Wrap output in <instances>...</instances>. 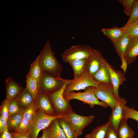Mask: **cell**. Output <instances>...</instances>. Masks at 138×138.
Masks as SVG:
<instances>
[{"instance_id":"6da1fadb","label":"cell","mask_w":138,"mask_h":138,"mask_svg":"<svg viewBox=\"0 0 138 138\" xmlns=\"http://www.w3.org/2000/svg\"><path fill=\"white\" fill-rule=\"evenodd\" d=\"M38 56L39 63L43 73L56 78H61L62 66L56 58L49 41L44 44Z\"/></svg>"},{"instance_id":"7a4b0ae2","label":"cell","mask_w":138,"mask_h":138,"mask_svg":"<svg viewBox=\"0 0 138 138\" xmlns=\"http://www.w3.org/2000/svg\"><path fill=\"white\" fill-rule=\"evenodd\" d=\"M95 87L90 86L83 92H75L74 91L64 93L63 96L66 100L69 101L72 99L79 100L84 104L89 105L91 108L95 105L100 106L105 108L108 107L105 102L100 101L96 97L95 93Z\"/></svg>"},{"instance_id":"3957f363","label":"cell","mask_w":138,"mask_h":138,"mask_svg":"<svg viewBox=\"0 0 138 138\" xmlns=\"http://www.w3.org/2000/svg\"><path fill=\"white\" fill-rule=\"evenodd\" d=\"M72 81L68 79L59 90L48 96L57 115H64L74 111L69 101L65 99L63 94L66 86Z\"/></svg>"},{"instance_id":"277c9868","label":"cell","mask_w":138,"mask_h":138,"mask_svg":"<svg viewBox=\"0 0 138 138\" xmlns=\"http://www.w3.org/2000/svg\"><path fill=\"white\" fill-rule=\"evenodd\" d=\"M63 115L50 116L37 109L36 117L32 123L29 138H37L39 132L47 128L55 120L63 118Z\"/></svg>"},{"instance_id":"5b68a950","label":"cell","mask_w":138,"mask_h":138,"mask_svg":"<svg viewBox=\"0 0 138 138\" xmlns=\"http://www.w3.org/2000/svg\"><path fill=\"white\" fill-rule=\"evenodd\" d=\"M68 80L43 73L38 81L39 92L48 95L51 94L60 89Z\"/></svg>"},{"instance_id":"8992f818","label":"cell","mask_w":138,"mask_h":138,"mask_svg":"<svg viewBox=\"0 0 138 138\" xmlns=\"http://www.w3.org/2000/svg\"><path fill=\"white\" fill-rule=\"evenodd\" d=\"M90 46L78 44L72 46L65 50L62 55V61L68 63L73 60L87 59L93 50Z\"/></svg>"},{"instance_id":"52a82bcc","label":"cell","mask_w":138,"mask_h":138,"mask_svg":"<svg viewBox=\"0 0 138 138\" xmlns=\"http://www.w3.org/2000/svg\"><path fill=\"white\" fill-rule=\"evenodd\" d=\"M95 117L93 115L84 116L79 115L74 112L63 115L64 118L71 124L78 136L81 135L84 129L93 121Z\"/></svg>"},{"instance_id":"ba28073f","label":"cell","mask_w":138,"mask_h":138,"mask_svg":"<svg viewBox=\"0 0 138 138\" xmlns=\"http://www.w3.org/2000/svg\"><path fill=\"white\" fill-rule=\"evenodd\" d=\"M94 91L97 98L107 103L112 110L116 106L117 100L111 84L100 83L97 87H95Z\"/></svg>"},{"instance_id":"9c48e42d","label":"cell","mask_w":138,"mask_h":138,"mask_svg":"<svg viewBox=\"0 0 138 138\" xmlns=\"http://www.w3.org/2000/svg\"><path fill=\"white\" fill-rule=\"evenodd\" d=\"M99 83L86 71L80 77L72 79V82L66 87L64 93L85 89L90 86L97 87Z\"/></svg>"},{"instance_id":"30bf717a","label":"cell","mask_w":138,"mask_h":138,"mask_svg":"<svg viewBox=\"0 0 138 138\" xmlns=\"http://www.w3.org/2000/svg\"><path fill=\"white\" fill-rule=\"evenodd\" d=\"M126 100L120 96L117 99L116 106L112 110L108 121L114 130L117 133L119 126L123 119L124 109Z\"/></svg>"},{"instance_id":"8fae6325","label":"cell","mask_w":138,"mask_h":138,"mask_svg":"<svg viewBox=\"0 0 138 138\" xmlns=\"http://www.w3.org/2000/svg\"><path fill=\"white\" fill-rule=\"evenodd\" d=\"M34 103L37 109L46 114L52 116L57 115L47 94L39 92L34 100Z\"/></svg>"},{"instance_id":"7c38bea8","label":"cell","mask_w":138,"mask_h":138,"mask_svg":"<svg viewBox=\"0 0 138 138\" xmlns=\"http://www.w3.org/2000/svg\"><path fill=\"white\" fill-rule=\"evenodd\" d=\"M104 59L99 51L93 49L91 53L86 59V71L93 76L99 69Z\"/></svg>"},{"instance_id":"4fadbf2b","label":"cell","mask_w":138,"mask_h":138,"mask_svg":"<svg viewBox=\"0 0 138 138\" xmlns=\"http://www.w3.org/2000/svg\"><path fill=\"white\" fill-rule=\"evenodd\" d=\"M106 63L110 72L113 92L117 100L120 97L119 94V86L122 85L126 79L125 76V73L121 71L115 70L107 61Z\"/></svg>"},{"instance_id":"5bb4252c","label":"cell","mask_w":138,"mask_h":138,"mask_svg":"<svg viewBox=\"0 0 138 138\" xmlns=\"http://www.w3.org/2000/svg\"><path fill=\"white\" fill-rule=\"evenodd\" d=\"M6 99L9 101L17 98L24 89L14 80L10 77L5 80Z\"/></svg>"},{"instance_id":"9a60e30c","label":"cell","mask_w":138,"mask_h":138,"mask_svg":"<svg viewBox=\"0 0 138 138\" xmlns=\"http://www.w3.org/2000/svg\"><path fill=\"white\" fill-rule=\"evenodd\" d=\"M106 62L104 58L99 69L93 77L99 83L111 84L110 74Z\"/></svg>"},{"instance_id":"2e32d148","label":"cell","mask_w":138,"mask_h":138,"mask_svg":"<svg viewBox=\"0 0 138 138\" xmlns=\"http://www.w3.org/2000/svg\"><path fill=\"white\" fill-rule=\"evenodd\" d=\"M131 38L128 34L125 33L117 40L112 42L120 59L124 58Z\"/></svg>"},{"instance_id":"e0dca14e","label":"cell","mask_w":138,"mask_h":138,"mask_svg":"<svg viewBox=\"0 0 138 138\" xmlns=\"http://www.w3.org/2000/svg\"><path fill=\"white\" fill-rule=\"evenodd\" d=\"M138 56V37L131 38L124 56L128 65L133 62Z\"/></svg>"},{"instance_id":"ac0fdd59","label":"cell","mask_w":138,"mask_h":138,"mask_svg":"<svg viewBox=\"0 0 138 138\" xmlns=\"http://www.w3.org/2000/svg\"><path fill=\"white\" fill-rule=\"evenodd\" d=\"M58 119L53 121L45 129L49 138H67L63 130L59 124Z\"/></svg>"},{"instance_id":"d6986e66","label":"cell","mask_w":138,"mask_h":138,"mask_svg":"<svg viewBox=\"0 0 138 138\" xmlns=\"http://www.w3.org/2000/svg\"><path fill=\"white\" fill-rule=\"evenodd\" d=\"M86 59L75 60L71 61L68 63L73 70L74 79L80 77L86 72Z\"/></svg>"},{"instance_id":"ffe728a7","label":"cell","mask_w":138,"mask_h":138,"mask_svg":"<svg viewBox=\"0 0 138 138\" xmlns=\"http://www.w3.org/2000/svg\"><path fill=\"white\" fill-rule=\"evenodd\" d=\"M101 31L112 42L116 41L125 33V28L123 27L119 28L115 26L109 28H102Z\"/></svg>"},{"instance_id":"44dd1931","label":"cell","mask_w":138,"mask_h":138,"mask_svg":"<svg viewBox=\"0 0 138 138\" xmlns=\"http://www.w3.org/2000/svg\"><path fill=\"white\" fill-rule=\"evenodd\" d=\"M19 106L23 111L34 101L31 95L26 88L16 98Z\"/></svg>"},{"instance_id":"7402d4cb","label":"cell","mask_w":138,"mask_h":138,"mask_svg":"<svg viewBox=\"0 0 138 138\" xmlns=\"http://www.w3.org/2000/svg\"><path fill=\"white\" fill-rule=\"evenodd\" d=\"M128 120L123 119L119 126L117 131L119 138H134V133L128 125Z\"/></svg>"},{"instance_id":"603a6c76","label":"cell","mask_w":138,"mask_h":138,"mask_svg":"<svg viewBox=\"0 0 138 138\" xmlns=\"http://www.w3.org/2000/svg\"><path fill=\"white\" fill-rule=\"evenodd\" d=\"M110 124V123L108 121L103 125L96 127L90 133L86 134L84 138H105Z\"/></svg>"},{"instance_id":"cb8c5ba5","label":"cell","mask_w":138,"mask_h":138,"mask_svg":"<svg viewBox=\"0 0 138 138\" xmlns=\"http://www.w3.org/2000/svg\"><path fill=\"white\" fill-rule=\"evenodd\" d=\"M26 82V88L34 100L39 93L38 81L32 78L27 74Z\"/></svg>"},{"instance_id":"d4e9b609","label":"cell","mask_w":138,"mask_h":138,"mask_svg":"<svg viewBox=\"0 0 138 138\" xmlns=\"http://www.w3.org/2000/svg\"><path fill=\"white\" fill-rule=\"evenodd\" d=\"M43 73L39 63L38 55L34 61L31 64L28 74L32 78L38 81Z\"/></svg>"},{"instance_id":"484cf974","label":"cell","mask_w":138,"mask_h":138,"mask_svg":"<svg viewBox=\"0 0 138 138\" xmlns=\"http://www.w3.org/2000/svg\"><path fill=\"white\" fill-rule=\"evenodd\" d=\"M59 124L63 130L67 138H77L78 136L69 123L63 118L58 119Z\"/></svg>"},{"instance_id":"4316f807","label":"cell","mask_w":138,"mask_h":138,"mask_svg":"<svg viewBox=\"0 0 138 138\" xmlns=\"http://www.w3.org/2000/svg\"><path fill=\"white\" fill-rule=\"evenodd\" d=\"M23 112L9 116L7 120L9 130L14 131L19 125L23 118Z\"/></svg>"},{"instance_id":"83f0119b","label":"cell","mask_w":138,"mask_h":138,"mask_svg":"<svg viewBox=\"0 0 138 138\" xmlns=\"http://www.w3.org/2000/svg\"><path fill=\"white\" fill-rule=\"evenodd\" d=\"M37 110L34 102L23 111V118L28 120L32 123L36 117Z\"/></svg>"},{"instance_id":"f1b7e54d","label":"cell","mask_w":138,"mask_h":138,"mask_svg":"<svg viewBox=\"0 0 138 138\" xmlns=\"http://www.w3.org/2000/svg\"><path fill=\"white\" fill-rule=\"evenodd\" d=\"M32 123L28 120L23 118L20 123L15 129L14 132L24 134L29 132Z\"/></svg>"},{"instance_id":"f546056e","label":"cell","mask_w":138,"mask_h":138,"mask_svg":"<svg viewBox=\"0 0 138 138\" xmlns=\"http://www.w3.org/2000/svg\"><path fill=\"white\" fill-rule=\"evenodd\" d=\"M129 18L123 27L125 28L130 25L138 19V0H135Z\"/></svg>"},{"instance_id":"4dcf8cb0","label":"cell","mask_w":138,"mask_h":138,"mask_svg":"<svg viewBox=\"0 0 138 138\" xmlns=\"http://www.w3.org/2000/svg\"><path fill=\"white\" fill-rule=\"evenodd\" d=\"M9 116L23 112L21 109L16 98L9 101Z\"/></svg>"},{"instance_id":"1f68e13d","label":"cell","mask_w":138,"mask_h":138,"mask_svg":"<svg viewBox=\"0 0 138 138\" xmlns=\"http://www.w3.org/2000/svg\"><path fill=\"white\" fill-rule=\"evenodd\" d=\"M123 119H131L138 122V111L136 110L133 107L130 108L126 106L124 109Z\"/></svg>"},{"instance_id":"d6a6232c","label":"cell","mask_w":138,"mask_h":138,"mask_svg":"<svg viewBox=\"0 0 138 138\" xmlns=\"http://www.w3.org/2000/svg\"><path fill=\"white\" fill-rule=\"evenodd\" d=\"M124 28L125 33L131 37H138V19L128 27Z\"/></svg>"},{"instance_id":"836d02e7","label":"cell","mask_w":138,"mask_h":138,"mask_svg":"<svg viewBox=\"0 0 138 138\" xmlns=\"http://www.w3.org/2000/svg\"><path fill=\"white\" fill-rule=\"evenodd\" d=\"M135 0H119L118 1L123 6L124 12L126 15L130 16Z\"/></svg>"},{"instance_id":"e575fe53","label":"cell","mask_w":138,"mask_h":138,"mask_svg":"<svg viewBox=\"0 0 138 138\" xmlns=\"http://www.w3.org/2000/svg\"><path fill=\"white\" fill-rule=\"evenodd\" d=\"M0 115L7 120L9 116V100L6 98L3 101L1 106Z\"/></svg>"},{"instance_id":"d590c367","label":"cell","mask_w":138,"mask_h":138,"mask_svg":"<svg viewBox=\"0 0 138 138\" xmlns=\"http://www.w3.org/2000/svg\"><path fill=\"white\" fill-rule=\"evenodd\" d=\"M105 138H119L117 133L110 124L107 129Z\"/></svg>"},{"instance_id":"8d00e7d4","label":"cell","mask_w":138,"mask_h":138,"mask_svg":"<svg viewBox=\"0 0 138 138\" xmlns=\"http://www.w3.org/2000/svg\"><path fill=\"white\" fill-rule=\"evenodd\" d=\"M8 129L7 120L0 116V134Z\"/></svg>"},{"instance_id":"74e56055","label":"cell","mask_w":138,"mask_h":138,"mask_svg":"<svg viewBox=\"0 0 138 138\" xmlns=\"http://www.w3.org/2000/svg\"><path fill=\"white\" fill-rule=\"evenodd\" d=\"M13 138H29V132L20 134L15 132H10Z\"/></svg>"},{"instance_id":"f35d334b","label":"cell","mask_w":138,"mask_h":138,"mask_svg":"<svg viewBox=\"0 0 138 138\" xmlns=\"http://www.w3.org/2000/svg\"><path fill=\"white\" fill-rule=\"evenodd\" d=\"M120 60L121 63L120 67L123 70V72L125 74L128 65L124 57L122 58Z\"/></svg>"},{"instance_id":"ab89813d","label":"cell","mask_w":138,"mask_h":138,"mask_svg":"<svg viewBox=\"0 0 138 138\" xmlns=\"http://www.w3.org/2000/svg\"><path fill=\"white\" fill-rule=\"evenodd\" d=\"M0 138H13L12 135L8 129L1 134Z\"/></svg>"},{"instance_id":"60d3db41","label":"cell","mask_w":138,"mask_h":138,"mask_svg":"<svg viewBox=\"0 0 138 138\" xmlns=\"http://www.w3.org/2000/svg\"><path fill=\"white\" fill-rule=\"evenodd\" d=\"M43 130L42 135L41 138H49L47 133L45 129Z\"/></svg>"}]
</instances>
